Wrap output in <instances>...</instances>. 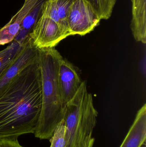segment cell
<instances>
[{
	"label": "cell",
	"mask_w": 146,
	"mask_h": 147,
	"mask_svg": "<svg viewBox=\"0 0 146 147\" xmlns=\"http://www.w3.org/2000/svg\"><path fill=\"white\" fill-rule=\"evenodd\" d=\"M131 29L135 39L146 43V0H132Z\"/></svg>",
	"instance_id": "11"
},
{
	"label": "cell",
	"mask_w": 146,
	"mask_h": 147,
	"mask_svg": "<svg viewBox=\"0 0 146 147\" xmlns=\"http://www.w3.org/2000/svg\"><path fill=\"white\" fill-rule=\"evenodd\" d=\"M42 106L37 61L23 69L0 95V139L34 134Z\"/></svg>",
	"instance_id": "1"
},
{
	"label": "cell",
	"mask_w": 146,
	"mask_h": 147,
	"mask_svg": "<svg viewBox=\"0 0 146 147\" xmlns=\"http://www.w3.org/2000/svg\"><path fill=\"white\" fill-rule=\"evenodd\" d=\"M146 105L136 114L134 121L120 147H141L146 145Z\"/></svg>",
	"instance_id": "10"
},
{
	"label": "cell",
	"mask_w": 146,
	"mask_h": 147,
	"mask_svg": "<svg viewBox=\"0 0 146 147\" xmlns=\"http://www.w3.org/2000/svg\"><path fill=\"white\" fill-rule=\"evenodd\" d=\"M58 75L62 100L66 107L79 89L82 81L74 66L63 57L59 62Z\"/></svg>",
	"instance_id": "7"
},
{
	"label": "cell",
	"mask_w": 146,
	"mask_h": 147,
	"mask_svg": "<svg viewBox=\"0 0 146 147\" xmlns=\"http://www.w3.org/2000/svg\"><path fill=\"white\" fill-rule=\"evenodd\" d=\"M38 50L42 106L33 134L40 140H50L57 127L64 119L66 111L58 81L59 62L63 57L55 47Z\"/></svg>",
	"instance_id": "2"
},
{
	"label": "cell",
	"mask_w": 146,
	"mask_h": 147,
	"mask_svg": "<svg viewBox=\"0 0 146 147\" xmlns=\"http://www.w3.org/2000/svg\"><path fill=\"white\" fill-rule=\"evenodd\" d=\"M87 1H88V0H87Z\"/></svg>",
	"instance_id": "19"
},
{
	"label": "cell",
	"mask_w": 146,
	"mask_h": 147,
	"mask_svg": "<svg viewBox=\"0 0 146 147\" xmlns=\"http://www.w3.org/2000/svg\"><path fill=\"white\" fill-rule=\"evenodd\" d=\"M94 142H92L90 143L89 145H87V146L85 147H93V144H94Z\"/></svg>",
	"instance_id": "17"
},
{
	"label": "cell",
	"mask_w": 146,
	"mask_h": 147,
	"mask_svg": "<svg viewBox=\"0 0 146 147\" xmlns=\"http://www.w3.org/2000/svg\"><path fill=\"white\" fill-rule=\"evenodd\" d=\"M24 44L14 40L8 46L0 51V77L19 54Z\"/></svg>",
	"instance_id": "13"
},
{
	"label": "cell",
	"mask_w": 146,
	"mask_h": 147,
	"mask_svg": "<svg viewBox=\"0 0 146 147\" xmlns=\"http://www.w3.org/2000/svg\"><path fill=\"white\" fill-rule=\"evenodd\" d=\"M74 1L45 0L42 6L40 15L54 21L70 36L67 23V18Z\"/></svg>",
	"instance_id": "9"
},
{
	"label": "cell",
	"mask_w": 146,
	"mask_h": 147,
	"mask_svg": "<svg viewBox=\"0 0 146 147\" xmlns=\"http://www.w3.org/2000/svg\"><path fill=\"white\" fill-rule=\"evenodd\" d=\"M91 3L87 0H75L67 18L70 35L84 36L91 32L100 21Z\"/></svg>",
	"instance_id": "4"
},
{
	"label": "cell",
	"mask_w": 146,
	"mask_h": 147,
	"mask_svg": "<svg viewBox=\"0 0 146 147\" xmlns=\"http://www.w3.org/2000/svg\"><path fill=\"white\" fill-rule=\"evenodd\" d=\"M45 0H40L34 9L21 22L19 32L14 40L21 44L25 43L29 34L41 14L42 6Z\"/></svg>",
	"instance_id": "12"
},
{
	"label": "cell",
	"mask_w": 146,
	"mask_h": 147,
	"mask_svg": "<svg viewBox=\"0 0 146 147\" xmlns=\"http://www.w3.org/2000/svg\"><path fill=\"white\" fill-rule=\"evenodd\" d=\"M69 36L54 21L41 15L29 34L33 44L38 49L55 47Z\"/></svg>",
	"instance_id": "5"
},
{
	"label": "cell",
	"mask_w": 146,
	"mask_h": 147,
	"mask_svg": "<svg viewBox=\"0 0 146 147\" xmlns=\"http://www.w3.org/2000/svg\"><path fill=\"white\" fill-rule=\"evenodd\" d=\"M116 1L117 0H88L101 20L110 18Z\"/></svg>",
	"instance_id": "14"
},
{
	"label": "cell",
	"mask_w": 146,
	"mask_h": 147,
	"mask_svg": "<svg viewBox=\"0 0 146 147\" xmlns=\"http://www.w3.org/2000/svg\"><path fill=\"white\" fill-rule=\"evenodd\" d=\"M66 127L63 120L54 131L53 136L50 139V147H65L66 146Z\"/></svg>",
	"instance_id": "15"
},
{
	"label": "cell",
	"mask_w": 146,
	"mask_h": 147,
	"mask_svg": "<svg viewBox=\"0 0 146 147\" xmlns=\"http://www.w3.org/2000/svg\"><path fill=\"white\" fill-rule=\"evenodd\" d=\"M98 113L88 92L86 81H82L74 96L67 104L64 121L65 147H85L95 140L92 137Z\"/></svg>",
	"instance_id": "3"
},
{
	"label": "cell",
	"mask_w": 146,
	"mask_h": 147,
	"mask_svg": "<svg viewBox=\"0 0 146 147\" xmlns=\"http://www.w3.org/2000/svg\"><path fill=\"white\" fill-rule=\"evenodd\" d=\"M145 146H146V145H145ZM145 146V147H146Z\"/></svg>",
	"instance_id": "18"
},
{
	"label": "cell",
	"mask_w": 146,
	"mask_h": 147,
	"mask_svg": "<svg viewBox=\"0 0 146 147\" xmlns=\"http://www.w3.org/2000/svg\"><path fill=\"white\" fill-rule=\"evenodd\" d=\"M40 1L25 0L19 11L0 29V46L11 43L14 40L19 32L21 22Z\"/></svg>",
	"instance_id": "8"
},
{
	"label": "cell",
	"mask_w": 146,
	"mask_h": 147,
	"mask_svg": "<svg viewBox=\"0 0 146 147\" xmlns=\"http://www.w3.org/2000/svg\"><path fill=\"white\" fill-rule=\"evenodd\" d=\"M0 147H24L19 143L18 139H0Z\"/></svg>",
	"instance_id": "16"
},
{
	"label": "cell",
	"mask_w": 146,
	"mask_h": 147,
	"mask_svg": "<svg viewBox=\"0 0 146 147\" xmlns=\"http://www.w3.org/2000/svg\"><path fill=\"white\" fill-rule=\"evenodd\" d=\"M39 50L30 38L25 41L22 50L13 63L0 77V95L23 69L38 61Z\"/></svg>",
	"instance_id": "6"
}]
</instances>
